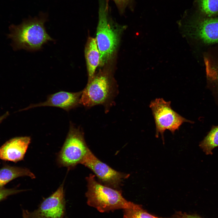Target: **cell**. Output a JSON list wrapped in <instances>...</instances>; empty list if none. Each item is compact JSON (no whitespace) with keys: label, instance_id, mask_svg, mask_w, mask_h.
<instances>
[{"label":"cell","instance_id":"7402d4cb","mask_svg":"<svg viewBox=\"0 0 218 218\" xmlns=\"http://www.w3.org/2000/svg\"><path fill=\"white\" fill-rule=\"evenodd\" d=\"M65 218H68L67 217H66Z\"/></svg>","mask_w":218,"mask_h":218},{"label":"cell","instance_id":"d6986e66","mask_svg":"<svg viewBox=\"0 0 218 218\" xmlns=\"http://www.w3.org/2000/svg\"><path fill=\"white\" fill-rule=\"evenodd\" d=\"M14 189H5L0 188V201L5 199L8 196L24 191Z\"/></svg>","mask_w":218,"mask_h":218},{"label":"cell","instance_id":"3957f363","mask_svg":"<svg viewBox=\"0 0 218 218\" xmlns=\"http://www.w3.org/2000/svg\"><path fill=\"white\" fill-rule=\"evenodd\" d=\"M107 2L100 0L96 39L100 54L99 65L101 66L111 58L119 41V34L109 20Z\"/></svg>","mask_w":218,"mask_h":218},{"label":"cell","instance_id":"5b68a950","mask_svg":"<svg viewBox=\"0 0 218 218\" xmlns=\"http://www.w3.org/2000/svg\"><path fill=\"white\" fill-rule=\"evenodd\" d=\"M88 149L82 131L71 123L65 141L58 155V165L69 168L74 167L80 163Z\"/></svg>","mask_w":218,"mask_h":218},{"label":"cell","instance_id":"30bf717a","mask_svg":"<svg viewBox=\"0 0 218 218\" xmlns=\"http://www.w3.org/2000/svg\"><path fill=\"white\" fill-rule=\"evenodd\" d=\"M82 92V91L77 92L60 91L49 95L45 102L32 104L25 109L39 107L51 106L60 107L68 111L80 104Z\"/></svg>","mask_w":218,"mask_h":218},{"label":"cell","instance_id":"6da1fadb","mask_svg":"<svg viewBox=\"0 0 218 218\" xmlns=\"http://www.w3.org/2000/svg\"><path fill=\"white\" fill-rule=\"evenodd\" d=\"M47 18L46 13L41 12L38 16L25 19L19 25H12L8 37L12 40L13 49L34 51L41 49L48 41H53L44 26Z\"/></svg>","mask_w":218,"mask_h":218},{"label":"cell","instance_id":"52a82bcc","mask_svg":"<svg viewBox=\"0 0 218 218\" xmlns=\"http://www.w3.org/2000/svg\"><path fill=\"white\" fill-rule=\"evenodd\" d=\"M185 12L184 26L191 36L208 48L218 43V18L189 16Z\"/></svg>","mask_w":218,"mask_h":218},{"label":"cell","instance_id":"ffe728a7","mask_svg":"<svg viewBox=\"0 0 218 218\" xmlns=\"http://www.w3.org/2000/svg\"><path fill=\"white\" fill-rule=\"evenodd\" d=\"M170 218H202L195 215H190L184 213L179 212Z\"/></svg>","mask_w":218,"mask_h":218},{"label":"cell","instance_id":"7c38bea8","mask_svg":"<svg viewBox=\"0 0 218 218\" xmlns=\"http://www.w3.org/2000/svg\"><path fill=\"white\" fill-rule=\"evenodd\" d=\"M203 58L208 81L218 85V45L207 49Z\"/></svg>","mask_w":218,"mask_h":218},{"label":"cell","instance_id":"8fae6325","mask_svg":"<svg viewBox=\"0 0 218 218\" xmlns=\"http://www.w3.org/2000/svg\"><path fill=\"white\" fill-rule=\"evenodd\" d=\"M31 141L29 137L12 138L0 147V159L16 162L23 159Z\"/></svg>","mask_w":218,"mask_h":218},{"label":"cell","instance_id":"ac0fdd59","mask_svg":"<svg viewBox=\"0 0 218 218\" xmlns=\"http://www.w3.org/2000/svg\"><path fill=\"white\" fill-rule=\"evenodd\" d=\"M115 3L119 12L123 13L127 7L132 5L134 0H113Z\"/></svg>","mask_w":218,"mask_h":218},{"label":"cell","instance_id":"277c9868","mask_svg":"<svg viewBox=\"0 0 218 218\" xmlns=\"http://www.w3.org/2000/svg\"><path fill=\"white\" fill-rule=\"evenodd\" d=\"M117 90L104 74L94 76L82 90L79 103L87 108L97 105L104 106L107 111L111 106Z\"/></svg>","mask_w":218,"mask_h":218},{"label":"cell","instance_id":"4fadbf2b","mask_svg":"<svg viewBox=\"0 0 218 218\" xmlns=\"http://www.w3.org/2000/svg\"><path fill=\"white\" fill-rule=\"evenodd\" d=\"M84 53L89 81L94 76L96 69L100 64V54L96 38H89L85 47Z\"/></svg>","mask_w":218,"mask_h":218},{"label":"cell","instance_id":"e0dca14e","mask_svg":"<svg viewBox=\"0 0 218 218\" xmlns=\"http://www.w3.org/2000/svg\"><path fill=\"white\" fill-rule=\"evenodd\" d=\"M123 218H159L147 212L137 204L134 208L124 210Z\"/></svg>","mask_w":218,"mask_h":218},{"label":"cell","instance_id":"8992f818","mask_svg":"<svg viewBox=\"0 0 218 218\" xmlns=\"http://www.w3.org/2000/svg\"><path fill=\"white\" fill-rule=\"evenodd\" d=\"M170 104V101H166L162 98H157L151 101L150 104L156 125V137L158 138L160 134L164 144V134L166 130L173 134L184 123L192 122L174 111Z\"/></svg>","mask_w":218,"mask_h":218},{"label":"cell","instance_id":"2e32d148","mask_svg":"<svg viewBox=\"0 0 218 218\" xmlns=\"http://www.w3.org/2000/svg\"><path fill=\"white\" fill-rule=\"evenodd\" d=\"M201 13L207 17L218 15V0H197Z\"/></svg>","mask_w":218,"mask_h":218},{"label":"cell","instance_id":"9a60e30c","mask_svg":"<svg viewBox=\"0 0 218 218\" xmlns=\"http://www.w3.org/2000/svg\"><path fill=\"white\" fill-rule=\"evenodd\" d=\"M199 146L206 154H212V150L218 147V126L211 130Z\"/></svg>","mask_w":218,"mask_h":218},{"label":"cell","instance_id":"5bb4252c","mask_svg":"<svg viewBox=\"0 0 218 218\" xmlns=\"http://www.w3.org/2000/svg\"><path fill=\"white\" fill-rule=\"evenodd\" d=\"M27 176L35 178L34 174L26 168L9 166H5L0 169V188L12 180L17 177Z\"/></svg>","mask_w":218,"mask_h":218},{"label":"cell","instance_id":"44dd1931","mask_svg":"<svg viewBox=\"0 0 218 218\" xmlns=\"http://www.w3.org/2000/svg\"><path fill=\"white\" fill-rule=\"evenodd\" d=\"M22 218H29L28 214V210H23Z\"/></svg>","mask_w":218,"mask_h":218},{"label":"cell","instance_id":"ba28073f","mask_svg":"<svg viewBox=\"0 0 218 218\" xmlns=\"http://www.w3.org/2000/svg\"><path fill=\"white\" fill-rule=\"evenodd\" d=\"M91 170L104 185L118 190L124 180L129 175L117 171L97 157L88 148L80 162Z\"/></svg>","mask_w":218,"mask_h":218},{"label":"cell","instance_id":"9c48e42d","mask_svg":"<svg viewBox=\"0 0 218 218\" xmlns=\"http://www.w3.org/2000/svg\"><path fill=\"white\" fill-rule=\"evenodd\" d=\"M66 201L64 185L62 184L53 193L44 199L38 208L28 211L29 218H64Z\"/></svg>","mask_w":218,"mask_h":218},{"label":"cell","instance_id":"7a4b0ae2","mask_svg":"<svg viewBox=\"0 0 218 218\" xmlns=\"http://www.w3.org/2000/svg\"><path fill=\"white\" fill-rule=\"evenodd\" d=\"M87 204L101 213L133 208L137 205L126 200L119 190L103 185L96 181L91 174L86 177Z\"/></svg>","mask_w":218,"mask_h":218}]
</instances>
